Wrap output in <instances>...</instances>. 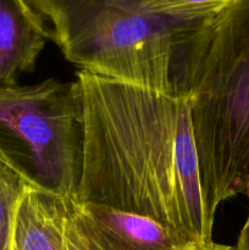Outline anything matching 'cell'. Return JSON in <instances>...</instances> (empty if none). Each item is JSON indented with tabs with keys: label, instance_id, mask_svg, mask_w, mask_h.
<instances>
[{
	"label": "cell",
	"instance_id": "cell-6",
	"mask_svg": "<svg viewBox=\"0 0 249 250\" xmlns=\"http://www.w3.org/2000/svg\"><path fill=\"white\" fill-rule=\"evenodd\" d=\"M70 198L28 186L17 209L12 250H72Z\"/></svg>",
	"mask_w": 249,
	"mask_h": 250
},
{
	"label": "cell",
	"instance_id": "cell-11",
	"mask_svg": "<svg viewBox=\"0 0 249 250\" xmlns=\"http://www.w3.org/2000/svg\"><path fill=\"white\" fill-rule=\"evenodd\" d=\"M193 250H237L236 247H229V246H222V244H217V243H210L207 244V246H200V247H195Z\"/></svg>",
	"mask_w": 249,
	"mask_h": 250
},
{
	"label": "cell",
	"instance_id": "cell-9",
	"mask_svg": "<svg viewBox=\"0 0 249 250\" xmlns=\"http://www.w3.org/2000/svg\"><path fill=\"white\" fill-rule=\"evenodd\" d=\"M236 0H148L154 14L185 21H205L224 11Z\"/></svg>",
	"mask_w": 249,
	"mask_h": 250
},
{
	"label": "cell",
	"instance_id": "cell-3",
	"mask_svg": "<svg viewBox=\"0 0 249 250\" xmlns=\"http://www.w3.org/2000/svg\"><path fill=\"white\" fill-rule=\"evenodd\" d=\"M26 1L81 70L165 93H177L181 59L204 22L154 14L148 0Z\"/></svg>",
	"mask_w": 249,
	"mask_h": 250
},
{
	"label": "cell",
	"instance_id": "cell-2",
	"mask_svg": "<svg viewBox=\"0 0 249 250\" xmlns=\"http://www.w3.org/2000/svg\"><path fill=\"white\" fill-rule=\"evenodd\" d=\"M177 93L189 102L203 199L214 222L249 185V0L198 28L183 54Z\"/></svg>",
	"mask_w": 249,
	"mask_h": 250
},
{
	"label": "cell",
	"instance_id": "cell-4",
	"mask_svg": "<svg viewBox=\"0 0 249 250\" xmlns=\"http://www.w3.org/2000/svg\"><path fill=\"white\" fill-rule=\"evenodd\" d=\"M82 154L77 81L0 87V163L31 187L75 200Z\"/></svg>",
	"mask_w": 249,
	"mask_h": 250
},
{
	"label": "cell",
	"instance_id": "cell-7",
	"mask_svg": "<svg viewBox=\"0 0 249 250\" xmlns=\"http://www.w3.org/2000/svg\"><path fill=\"white\" fill-rule=\"evenodd\" d=\"M50 38L43 20L26 0H0V87L17 85L34 68Z\"/></svg>",
	"mask_w": 249,
	"mask_h": 250
},
{
	"label": "cell",
	"instance_id": "cell-5",
	"mask_svg": "<svg viewBox=\"0 0 249 250\" xmlns=\"http://www.w3.org/2000/svg\"><path fill=\"white\" fill-rule=\"evenodd\" d=\"M72 250H193L178 234L149 217L70 199Z\"/></svg>",
	"mask_w": 249,
	"mask_h": 250
},
{
	"label": "cell",
	"instance_id": "cell-1",
	"mask_svg": "<svg viewBox=\"0 0 249 250\" xmlns=\"http://www.w3.org/2000/svg\"><path fill=\"white\" fill-rule=\"evenodd\" d=\"M82 172L76 202L149 217L192 247L212 243L189 102L80 70Z\"/></svg>",
	"mask_w": 249,
	"mask_h": 250
},
{
	"label": "cell",
	"instance_id": "cell-10",
	"mask_svg": "<svg viewBox=\"0 0 249 250\" xmlns=\"http://www.w3.org/2000/svg\"><path fill=\"white\" fill-rule=\"evenodd\" d=\"M246 195L248 197V200H249V185L246 189ZM236 249L237 250H249V210H248V216H247L246 224H244L243 229H241V233H239Z\"/></svg>",
	"mask_w": 249,
	"mask_h": 250
},
{
	"label": "cell",
	"instance_id": "cell-8",
	"mask_svg": "<svg viewBox=\"0 0 249 250\" xmlns=\"http://www.w3.org/2000/svg\"><path fill=\"white\" fill-rule=\"evenodd\" d=\"M28 183L0 163V250H12L17 209Z\"/></svg>",
	"mask_w": 249,
	"mask_h": 250
}]
</instances>
